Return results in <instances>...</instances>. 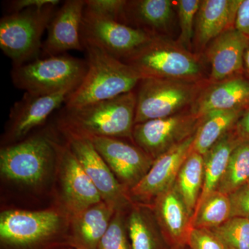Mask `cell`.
Returning a JSON list of instances; mask_svg holds the SVG:
<instances>
[{
    "label": "cell",
    "instance_id": "obj_7",
    "mask_svg": "<svg viewBox=\"0 0 249 249\" xmlns=\"http://www.w3.org/2000/svg\"><path fill=\"white\" fill-rule=\"evenodd\" d=\"M57 6L31 8L1 18L0 48L14 66L37 58L42 47V35L56 12Z\"/></svg>",
    "mask_w": 249,
    "mask_h": 249
},
{
    "label": "cell",
    "instance_id": "obj_36",
    "mask_svg": "<svg viewBox=\"0 0 249 249\" xmlns=\"http://www.w3.org/2000/svg\"><path fill=\"white\" fill-rule=\"evenodd\" d=\"M235 28L249 39V0H242L236 16Z\"/></svg>",
    "mask_w": 249,
    "mask_h": 249
},
{
    "label": "cell",
    "instance_id": "obj_35",
    "mask_svg": "<svg viewBox=\"0 0 249 249\" xmlns=\"http://www.w3.org/2000/svg\"><path fill=\"white\" fill-rule=\"evenodd\" d=\"M60 0H14L8 3L9 14L19 12L31 8H42L48 5H58Z\"/></svg>",
    "mask_w": 249,
    "mask_h": 249
},
{
    "label": "cell",
    "instance_id": "obj_30",
    "mask_svg": "<svg viewBox=\"0 0 249 249\" xmlns=\"http://www.w3.org/2000/svg\"><path fill=\"white\" fill-rule=\"evenodd\" d=\"M200 4V0L176 1L180 27V34L177 42L188 49L194 38L195 24Z\"/></svg>",
    "mask_w": 249,
    "mask_h": 249
},
{
    "label": "cell",
    "instance_id": "obj_11",
    "mask_svg": "<svg viewBox=\"0 0 249 249\" xmlns=\"http://www.w3.org/2000/svg\"><path fill=\"white\" fill-rule=\"evenodd\" d=\"M199 122L189 108L175 115L134 124L132 139L155 160L196 134Z\"/></svg>",
    "mask_w": 249,
    "mask_h": 249
},
{
    "label": "cell",
    "instance_id": "obj_15",
    "mask_svg": "<svg viewBox=\"0 0 249 249\" xmlns=\"http://www.w3.org/2000/svg\"><path fill=\"white\" fill-rule=\"evenodd\" d=\"M195 137L196 134L154 160L146 175L129 191L132 203L150 206L173 186L180 168L193 152Z\"/></svg>",
    "mask_w": 249,
    "mask_h": 249
},
{
    "label": "cell",
    "instance_id": "obj_37",
    "mask_svg": "<svg viewBox=\"0 0 249 249\" xmlns=\"http://www.w3.org/2000/svg\"><path fill=\"white\" fill-rule=\"evenodd\" d=\"M235 131L242 142H249V108L237 121Z\"/></svg>",
    "mask_w": 249,
    "mask_h": 249
},
{
    "label": "cell",
    "instance_id": "obj_39",
    "mask_svg": "<svg viewBox=\"0 0 249 249\" xmlns=\"http://www.w3.org/2000/svg\"><path fill=\"white\" fill-rule=\"evenodd\" d=\"M67 249H77V248H70Z\"/></svg>",
    "mask_w": 249,
    "mask_h": 249
},
{
    "label": "cell",
    "instance_id": "obj_27",
    "mask_svg": "<svg viewBox=\"0 0 249 249\" xmlns=\"http://www.w3.org/2000/svg\"><path fill=\"white\" fill-rule=\"evenodd\" d=\"M231 217L229 196L214 191L196 206L192 217V227L196 229H213Z\"/></svg>",
    "mask_w": 249,
    "mask_h": 249
},
{
    "label": "cell",
    "instance_id": "obj_1",
    "mask_svg": "<svg viewBox=\"0 0 249 249\" xmlns=\"http://www.w3.org/2000/svg\"><path fill=\"white\" fill-rule=\"evenodd\" d=\"M55 127L0 148L1 209L39 210L53 204L58 164Z\"/></svg>",
    "mask_w": 249,
    "mask_h": 249
},
{
    "label": "cell",
    "instance_id": "obj_20",
    "mask_svg": "<svg viewBox=\"0 0 249 249\" xmlns=\"http://www.w3.org/2000/svg\"><path fill=\"white\" fill-rule=\"evenodd\" d=\"M242 0H203L196 14L194 42L204 49L211 41L235 27L236 16Z\"/></svg>",
    "mask_w": 249,
    "mask_h": 249
},
{
    "label": "cell",
    "instance_id": "obj_6",
    "mask_svg": "<svg viewBox=\"0 0 249 249\" xmlns=\"http://www.w3.org/2000/svg\"><path fill=\"white\" fill-rule=\"evenodd\" d=\"M87 70L86 60L62 54L14 66L11 78L15 87L26 93L48 95L65 89H76Z\"/></svg>",
    "mask_w": 249,
    "mask_h": 249
},
{
    "label": "cell",
    "instance_id": "obj_19",
    "mask_svg": "<svg viewBox=\"0 0 249 249\" xmlns=\"http://www.w3.org/2000/svg\"><path fill=\"white\" fill-rule=\"evenodd\" d=\"M249 108V79L242 75L208 83L191 106L198 119L217 111H246Z\"/></svg>",
    "mask_w": 249,
    "mask_h": 249
},
{
    "label": "cell",
    "instance_id": "obj_3",
    "mask_svg": "<svg viewBox=\"0 0 249 249\" xmlns=\"http://www.w3.org/2000/svg\"><path fill=\"white\" fill-rule=\"evenodd\" d=\"M135 91L74 108L63 107L54 125L62 137H114L133 142Z\"/></svg>",
    "mask_w": 249,
    "mask_h": 249
},
{
    "label": "cell",
    "instance_id": "obj_13",
    "mask_svg": "<svg viewBox=\"0 0 249 249\" xmlns=\"http://www.w3.org/2000/svg\"><path fill=\"white\" fill-rule=\"evenodd\" d=\"M89 139L128 193L153 164L151 157L131 141L103 137Z\"/></svg>",
    "mask_w": 249,
    "mask_h": 249
},
{
    "label": "cell",
    "instance_id": "obj_8",
    "mask_svg": "<svg viewBox=\"0 0 249 249\" xmlns=\"http://www.w3.org/2000/svg\"><path fill=\"white\" fill-rule=\"evenodd\" d=\"M208 83L142 78L135 91V124L168 117L189 109Z\"/></svg>",
    "mask_w": 249,
    "mask_h": 249
},
{
    "label": "cell",
    "instance_id": "obj_14",
    "mask_svg": "<svg viewBox=\"0 0 249 249\" xmlns=\"http://www.w3.org/2000/svg\"><path fill=\"white\" fill-rule=\"evenodd\" d=\"M61 137L98 190L102 200L115 211L128 209L132 203L128 192L118 181L91 141L71 136Z\"/></svg>",
    "mask_w": 249,
    "mask_h": 249
},
{
    "label": "cell",
    "instance_id": "obj_22",
    "mask_svg": "<svg viewBox=\"0 0 249 249\" xmlns=\"http://www.w3.org/2000/svg\"><path fill=\"white\" fill-rule=\"evenodd\" d=\"M173 16V3L169 0L127 1L124 24L152 36H160L169 27Z\"/></svg>",
    "mask_w": 249,
    "mask_h": 249
},
{
    "label": "cell",
    "instance_id": "obj_32",
    "mask_svg": "<svg viewBox=\"0 0 249 249\" xmlns=\"http://www.w3.org/2000/svg\"><path fill=\"white\" fill-rule=\"evenodd\" d=\"M126 0H85V9L124 24Z\"/></svg>",
    "mask_w": 249,
    "mask_h": 249
},
{
    "label": "cell",
    "instance_id": "obj_17",
    "mask_svg": "<svg viewBox=\"0 0 249 249\" xmlns=\"http://www.w3.org/2000/svg\"><path fill=\"white\" fill-rule=\"evenodd\" d=\"M249 42L248 37L235 27L210 42L205 53L210 65L209 83L244 75V55Z\"/></svg>",
    "mask_w": 249,
    "mask_h": 249
},
{
    "label": "cell",
    "instance_id": "obj_31",
    "mask_svg": "<svg viewBox=\"0 0 249 249\" xmlns=\"http://www.w3.org/2000/svg\"><path fill=\"white\" fill-rule=\"evenodd\" d=\"M126 211H116L98 249H132L126 227Z\"/></svg>",
    "mask_w": 249,
    "mask_h": 249
},
{
    "label": "cell",
    "instance_id": "obj_18",
    "mask_svg": "<svg viewBox=\"0 0 249 249\" xmlns=\"http://www.w3.org/2000/svg\"><path fill=\"white\" fill-rule=\"evenodd\" d=\"M149 206L170 249H186L193 229L192 215L175 186Z\"/></svg>",
    "mask_w": 249,
    "mask_h": 249
},
{
    "label": "cell",
    "instance_id": "obj_2",
    "mask_svg": "<svg viewBox=\"0 0 249 249\" xmlns=\"http://www.w3.org/2000/svg\"><path fill=\"white\" fill-rule=\"evenodd\" d=\"M71 219L56 204L39 210L1 209L0 249L71 248Z\"/></svg>",
    "mask_w": 249,
    "mask_h": 249
},
{
    "label": "cell",
    "instance_id": "obj_16",
    "mask_svg": "<svg viewBox=\"0 0 249 249\" xmlns=\"http://www.w3.org/2000/svg\"><path fill=\"white\" fill-rule=\"evenodd\" d=\"M85 7V0H67L57 10L42 44L46 57L62 55L71 50L84 51L81 26Z\"/></svg>",
    "mask_w": 249,
    "mask_h": 249
},
{
    "label": "cell",
    "instance_id": "obj_28",
    "mask_svg": "<svg viewBox=\"0 0 249 249\" xmlns=\"http://www.w3.org/2000/svg\"><path fill=\"white\" fill-rule=\"evenodd\" d=\"M249 182V142H241L229 159L216 191L229 196Z\"/></svg>",
    "mask_w": 249,
    "mask_h": 249
},
{
    "label": "cell",
    "instance_id": "obj_4",
    "mask_svg": "<svg viewBox=\"0 0 249 249\" xmlns=\"http://www.w3.org/2000/svg\"><path fill=\"white\" fill-rule=\"evenodd\" d=\"M88 70L80 84L67 98L65 108L111 99L134 91L142 80L138 71L98 46L82 41Z\"/></svg>",
    "mask_w": 249,
    "mask_h": 249
},
{
    "label": "cell",
    "instance_id": "obj_10",
    "mask_svg": "<svg viewBox=\"0 0 249 249\" xmlns=\"http://www.w3.org/2000/svg\"><path fill=\"white\" fill-rule=\"evenodd\" d=\"M154 36L98 16L85 9L81 26L82 41H88L124 62L148 43Z\"/></svg>",
    "mask_w": 249,
    "mask_h": 249
},
{
    "label": "cell",
    "instance_id": "obj_9",
    "mask_svg": "<svg viewBox=\"0 0 249 249\" xmlns=\"http://www.w3.org/2000/svg\"><path fill=\"white\" fill-rule=\"evenodd\" d=\"M58 134L53 204L58 205L71 214H76L103 200L76 156Z\"/></svg>",
    "mask_w": 249,
    "mask_h": 249
},
{
    "label": "cell",
    "instance_id": "obj_40",
    "mask_svg": "<svg viewBox=\"0 0 249 249\" xmlns=\"http://www.w3.org/2000/svg\"></svg>",
    "mask_w": 249,
    "mask_h": 249
},
{
    "label": "cell",
    "instance_id": "obj_25",
    "mask_svg": "<svg viewBox=\"0 0 249 249\" xmlns=\"http://www.w3.org/2000/svg\"><path fill=\"white\" fill-rule=\"evenodd\" d=\"M245 111H217L200 119L196 129L193 151L204 156L228 132L235 128Z\"/></svg>",
    "mask_w": 249,
    "mask_h": 249
},
{
    "label": "cell",
    "instance_id": "obj_38",
    "mask_svg": "<svg viewBox=\"0 0 249 249\" xmlns=\"http://www.w3.org/2000/svg\"><path fill=\"white\" fill-rule=\"evenodd\" d=\"M244 76L249 79V42L244 55Z\"/></svg>",
    "mask_w": 249,
    "mask_h": 249
},
{
    "label": "cell",
    "instance_id": "obj_23",
    "mask_svg": "<svg viewBox=\"0 0 249 249\" xmlns=\"http://www.w3.org/2000/svg\"><path fill=\"white\" fill-rule=\"evenodd\" d=\"M126 227L132 249H170L150 206L134 204L126 211Z\"/></svg>",
    "mask_w": 249,
    "mask_h": 249
},
{
    "label": "cell",
    "instance_id": "obj_26",
    "mask_svg": "<svg viewBox=\"0 0 249 249\" xmlns=\"http://www.w3.org/2000/svg\"><path fill=\"white\" fill-rule=\"evenodd\" d=\"M204 156L193 151L183 163L174 186L193 217L204 184Z\"/></svg>",
    "mask_w": 249,
    "mask_h": 249
},
{
    "label": "cell",
    "instance_id": "obj_34",
    "mask_svg": "<svg viewBox=\"0 0 249 249\" xmlns=\"http://www.w3.org/2000/svg\"><path fill=\"white\" fill-rule=\"evenodd\" d=\"M229 197L231 207V217L249 219V182L229 194Z\"/></svg>",
    "mask_w": 249,
    "mask_h": 249
},
{
    "label": "cell",
    "instance_id": "obj_33",
    "mask_svg": "<svg viewBox=\"0 0 249 249\" xmlns=\"http://www.w3.org/2000/svg\"><path fill=\"white\" fill-rule=\"evenodd\" d=\"M188 249H227L212 231L193 228L188 242Z\"/></svg>",
    "mask_w": 249,
    "mask_h": 249
},
{
    "label": "cell",
    "instance_id": "obj_12",
    "mask_svg": "<svg viewBox=\"0 0 249 249\" xmlns=\"http://www.w3.org/2000/svg\"><path fill=\"white\" fill-rule=\"evenodd\" d=\"M74 90L65 89L48 95L24 92L22 98L11 107L1 137V146L21 142L36 132L54 111L65 104Z\"/></svg>",
    "mask_w": 249,
    "mask_h": 249
},
{
    "label": "cell",
    "instance_id": "obj_29",
    "mask_svg": "<svg viewBox=\"0 0 249 249\" xmlns=\"http://www.w3.org/2000/svg\"><path fill=\"white\" fill-rule=\"evenodd\" d=\"M211 230L227 249H249V219L231 217Z\"/></svg>",
    "mask_w": 249,
    "mask_h": 249
},
{
    "label": "cell",
    "instance_id": "obj_24",
    "mask_svg": "<svg viewBox=\"0 0 249 249\" xmlns=\"http://www.w3.org/2000/svg\"><path fill=\"white\" fill-rule=\"evenodd\" d=\"M242 142L234 128L205 154L204 184L196 206L216 191L232 152Z\"/></svg>",
    "mask_w": 249,
    "mask_h": 249
},
{
    "label": "cell",
    "instance_id": "obj_5",
    "mask_svg": "<svg viewBox=\"0 0 249 249\" xmlns=\"http://www.w3.org/2000/svg\"><path fill=\"white\" fill-rule=\"evenodd\" d=\"M124 62L133 67L142 78L182 81H208L206 69L199 55L178 42L155 36Z\"/></svg>",
    "mask_w": 249,
    "mask_h": 249
},
{
    "label": "cell",
    "instance_id": "obj_21",
    "mask_svg": "<svg viewBox=\"0 0 249 249\" xmlns=\"http://www.w3.org/2000/svg\"><path fill=\"white\" fill-rule=\"evenodd\" d=\"M115 212V210L101 201L71 214V248L98 249Z\"/></svg>",
    "mask_w": 249,
    "mask_h": 249
}]
</instances>
